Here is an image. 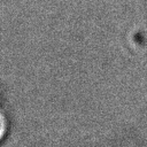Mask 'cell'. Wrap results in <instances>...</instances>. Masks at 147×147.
Here are the masks:
<instances>
[{
	"instance_id": "cell-1",
	"label": "cell",
	"mask_w": 147,
	"mask_h": 147,
	"mask_svg": "<svg viewBox=\"0 0 147 147\" xmlns=\"http://www.w3.org/2000/svg\"><path fill=\"white\" fill-rule=\"evenodd\" d=\"M7 126H8V123H7L6 115H5L3 110L0 108V142L3 140V138L7 133Z\"/></svg>"
}]
</instances>
